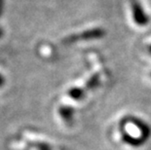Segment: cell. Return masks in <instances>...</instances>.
Instances as JSON below:
<instances>
[{"label":"cell","instance_id":"cell-1","mask_svg":"<svg viewBox=\"0 0 151 150\" xmlns=\"http://www.w3.org/2000/svg\"><path fill=\"white\" fill-rule=\"evenodd\" d=\"M105 35V30L101 27H95L91 29H87L81 33L71 34L69 36L65 37L63 39V43L65 44H72L78 41H87L93 39H99V38L104 37Z\"/></svg>","mask_w":151,"mask_h":150},{"label":"cell","instance_id":"cell-2","mask_svg":"<svg viewBox=\"0 0 151 150\" xmlns=\"http://www.w3.org/2000/svg\"><path fill=\"white\" fill-rule=\"evenodd\" d=\"M132 12H133L134 21L139 27H145L149 23V18L144 12L142 6L139 0H130Z\"/></svg>","mask_w":151,"mask_h":150},{"label":"cell","instance_id":"cell-3","mask_svg":"<svg viewBox=\"0 0 151 150\" xmlns=\"http://www.w3.org/2000/svg\"><path fill=\"white\" fill-rule=\"evenodd\" d=\"M127 121L128 122H131L137 130L139 131L140 136H142L144 139H147L150 136V133H151L150 128L148 127V125H147L145 122H143L141 119L137 118V117H128Z\"/></svg>","mask_w":151,"mask_h":150},{"label":"cell","instance_id":"cell-4","mask_svg":"<svg viewBox=\"0 0 151 150\" xmlns=\"http://www.w3.org/2000/svg\"><path fill=\"white\" fill-rule=\"evenodd\" d=\"M59 113L63 120L66 124L71 125L73 122V115H74V109L69 105H63L59 108Z\"/></svg>","mask_w":151,"mask_h":150},{"label":"cell","instance_id":"cell-5","mask_svg":"<svg viewBox=\"0 0 151 150\" xmlns=\"http://www.w3.org/2000/svg\"><path fill=\"white\" fill-rule=\"evenodd\" d=\"M99 82H101V78H99V73H95L93 74L91 77H90L87 82L85 83V86L83 87V90L85 91V93L94 90L99 85Z\"/></svg>","mask_w":151,"mask_h":150},{"label":"cell","instance_id":"cell-6","mask_svg":"<svg viewBox=\"0 0 151 150\" xmlns=\"http://www.w3.org/2000/svg\"><path fill=\"white\" fill-rule=\"evenodd\" d=\"M85 95H86V93L84 90H83V88L73 87L68 90V95L75 100H82V98L85 97Z\"/></svg>","mask_w":151,"mask_h":150},{"label":"cell","instance_id":"cell-7","mask_svg":"<svg viewBox=\"0 0 151 150\" xmlns=\"http://www.w3.org/2000/svg\"><path fill=\"white\" fill-rule=\"evenodd\" d=\"M35 147L37 150H52L49 144L45 142H36L35 143Z\"/></svg>","mask_w":151,"mask_h":150},{"label":"cell","instance_id":"cell-8","mask_svg":"<svg viewBox=\"0 0 151 150\" xmlns=\"http://www.w3.org/2000/svg\"><path fill=\"white\" fill-rule=\"evenodd\" d=\"M4 84H5V79H4V77H3L1 74H0V88L3 87Z\"/></svg>","mask_w":151,"mask_h":150},{"label":"cell","instance_id":"cell-9","mask_svg":"<svg viewBox=\"0 0 151 150\" xmlns=\"http://www.w3.org/2000/svg\"><path fill=\"white\" fill-rule=\"evenodd\" d=\"M2 8H3V0H0V14L2 12Z\"/></svg>","mask_w":151,"mask_h":150},{"label":"cell","instance_id":"cell-10","mask_svg":"<svg viewBox=\"0 0 151 150\" xmlns=\"http://www.w3.org/2000/svg\"><path fill=\"white\" fill-rule=\"evenodd\" d=\"M147 50H148V53L151 55V45H149V46H148V49H147Z\"/></svg>","mask_w":151,"mask_h":150},{"label":"cell","instance_id":"cell-11","mask_svg":"<svg viewBox=\"0 0 151 150\" xmlns=\"http://www.w3.org/2000/svg\"><path fill=\"white\" fill-rule=\"evenodd\" d=\"M2 35H3V30L1 29V28H0V37H1Z\"/></svg>","mask_w":151,"mask_h":150},{"label":"cell","instance_id":"cell-12","mask_svg":"<svg viewBox=\"0 0 151 150\" xmlns=\"http://www.w3.org/2000/svg\"><path fill=\"white\" fill-rule=\"evenodd\" d=\"M150 77H151V73H150Z\"/></svg>","mask_w":151,"mask_h":150}]
</instances>
